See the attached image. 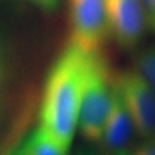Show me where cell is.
Instances as JSON below:
<instances>
[{
    "label": "cell",
    "mask_w": 155,
    "mask_h": 155,
    "mask_svg": "<svg viewBox=\"0 0 155 155\" xmlns=\"http://www.w3.org/2000/svg\"><path fill=\"white\" fill-rule=\"evenodd\" d=\"M91 54L67 44L52 64L43 88L39 125L69 150L78 129Z\"/></svg>",
    "instance_id": "1"
},
{
    "label": "cell",
    "mask_w": 155,
    "mask_h": 155,
    "mask_svg": "<svg viewBox=\"0 0 155 155\" xmlns=\"http://www.w3.org/2000/svg\"><path fill=\"white\" fill-rule=\"evenodd\" d=\"M115 74L102 52L92 53L79 110L78 129L87 142L100 143L114 96Z\"/></svg>",
    "instance_id": "2"
},
{
    "label": "cell",
    "mask_w": 155,
    "mask_h": 155,
    "mask_svg": "<svg viewBox=\"0 0 155 155\" xmlns=\"http://www.w3.org/2000/svg\"><path fill=\"white\" fill-rule=\"evenodd\" d=\"M69 44L85 53L102 52L110 38L106 0H67Z\"/></svg>",
    "instance_id": "3"
},
{
    "label": "cell",
    "mask_w": 155,
    "mask_h": 155,
    "mask_svg": "<svg viewBox=\"0 0 155 155\" xmlns=\"http://www.w3.org/2000/svg\"><path fill=\"white\" fill-rule=\"evenodd\" d=\"M115 85L143 140L155 137V92L133 67L115 74Z\"/></svg>",
    "instance_id": "4"
},
{
    "label": "cell",
    "mask_w": 155,
    "mask_h": 155,
    "mask_svg": "<svg viewBox=\"0 0 155 155\" xmlns=\"http://www.w3.org/2000/svg\"><path fill=\"white\" fill-rule=\"evenodd\" d=\"M109 35L120 48L136 49L147 30L141 0H106Z\"/></svg>",
    "instance_id": "5"
},
{
    "label": "cell",
    "mask_w": 155,
    "mask_h": 155,
    "mask_svg": "<svg viewBox=\"0 0 155 155\" xmlns=\"http://www.w3.org/2000/svg\"><path fill=\"white\" fill-rule=\"evenodd\" d=\"M134 132L133 122L122 100V96L116 88L114 79L113 102H111L110 113L106 119L100 143L102 145L106 155H113L124 150H129V145L132 142Z\"/></svg>",
    "instance_id": "6"
},
{
    "label": "cell",
    "mask_w": 155,
    "mask_h": 155,
    "mask_svg": "<svg viewBox=\"0 0 155 155\" xmlns=\"http://www.w3.org/2000/svg\"><path fill=\"white\" fill-rule=\"evenodd\" d=\"M17 150L19 155H69L70 153L69 149L57 141L41 125H38L25 136Z\"/></svg>",
    "instance_id": "7"
},
{
    "label": "cell",
    "mask_w": 155,
    "mask_h": 155,
    "mask_svg": "<svg viewBox=\"0 0 155 155\" xmlns=\"http://www.w3.org/2000/svg\"><path fill=\"white\" fill-rule=\"evenodd\" d=\"M133 69L155 92V44L143 48L136 54Z\"/></svg>",
    "instance_id": "8"
},
{
    "label": "cell",
    "mask_w": 155,
    "mask_h": 155,
    "mask_svg": "<svg viewBox=\"0 0 155 155\" xmlns=\"http://www.w3.org/2000/svg\"><path fill=\"white\" fill-rule=\"evenodd\" d=\"M25 123H26V119L21 118V122H18V127L12 129V134H11V138H9L8 147L4 150V151L0 154V155H11L12 150L16 147L17 145H18V142L23 138L22 136H23V132H25V129H23V127H25Z\"/></svg>",
    "instance_id": "9"
},
{
    "label": "cell",
    "mask_w": 155,
    "mask_h": 155,
    "mask_svg": "<svg viewBox=\"0 0 155 155\" xmlns=\"http://www.w3.org/2000/svg\"><path fill=\"white\" fill-rule=\"evenodd\" d=\"M141 2L145 14H146L147 30H150L155 35V0H141Z\"/></svg>",
    "instance_id": "10"
},
{
    "label": "cell",
    "mask_w": 155,
    "mask_h": 155,
    "mask_svg": "<svg viewBox=\"0 0 155 155\" xmlns=\"http://www.w3.org/2000/svg\"><path fill=\"white\" fill-rule=\"evenodd\" d=\"M133 155H155V137L147 138L133 150Z\"/></svg>",
    "instance_id": "11"
},
{
    "label": "cell",
    "mask_w": 155,
    "mask_h": 155,
    "mask_svg": "<svg viewBox=\"0 0 155 155\" xmlns=\"http://www.w3.org/2000/svg\"><path fill=\"white\" fill-rule=\"evenodd\" d=\"M30 2L34 4V5L40 8L41 11L53 12L54 9H57L58 5H60L61 0H30Z\"/></svg>",
    "instance_id": "12"
},
{
    "label": "cell",
    "mask_w": 155,
    "mask_h": 155,
    "mask_svg": "<svg viewBox=\"0 0 155 155\" xmlns=\"http://www.w3.org/2000/svg\"><path fill=\"white\" fill-rule=\"evenodd\" d=\"M113 155H133V151L129 149V150H124V151L116 153V154H113Z\"/></svg>",
    "instance_id": "13"
},
{
    "label": "cell",
    "mask_w": 155,
    "mask_h": 155,
    "mask_svg": "<svg viewBox=\"0 0 155 155\" xmlns=\"http://www.w3.org/2000/svg\"><path fill=\"white\" fill-rule=\"evenodd\" d=\"M19 142H21V141H19ZM19 142H18V145H19ZM18 145H17V146H16V147H14V149L12 150V153H11V155H19V154H18V150H17V147H18Z\"/></svg>",
    "instance_id": "14"
}]
</instances>
